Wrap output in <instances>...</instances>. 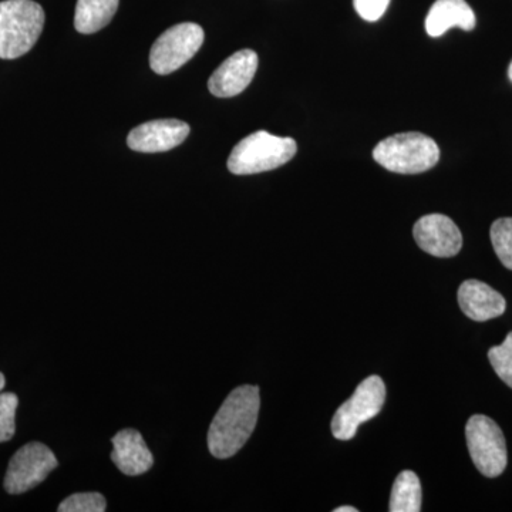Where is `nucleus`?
Segmentation results:
<instances>
[{
	"instance_id": "obj_22",
	"label": "nucleus",
	"mask_w": 512,
	"mask_h": 512,
	"mask_svg": "<svg viewBox=\"0 0 512 512\" xmlns=\"http://www.w3.org/2000/svg\"><path fill=\"white\" fill-rule=\"evenodd\" d=\"M335 512H357L355 507H349V505H345V507L336 508Z\"/></svg>"
},
{
	"instance_id": "obj_24",
	"label": "nucleus",
	"mask_w": 512,
	"mask_h": 512,
	"mask_svg": "<svg viewBox=\"0 0 512 512\" xmlns=\"http://www.w3.org/2000/svg\"><path fill=\"white\" fill-rule=\"evenodd\" d=\"M508 77H510V80L512 82V62L510 63V67H508Z\"/></svg>"
},
{
	"instance_id": "obj_14",
	"label": "nucleus",
	"mask_w": 512,
	"mask_h": 512,
	"mask_svg": "<svg viewBox=\"0 0 512 512\" xmlns=\"http://www.w3.org/2000/svg\"><path fill=\"white\" fill-rule=\"evenodd\" d=\"M476 15L466 0H436L426 18V30L431 37L443 36L451 28L473 30Z\"/></svg>"
},
{
	"instance_id": "obj_2",
	"label": "nucleus",
	"mask_w": 512,
	"mask_h": 512,
	"mask_svg": "<svg viewBox=\"0 0 512 512\" xmlns=\"http://www.w3.org/2000/svg\"><path fill=\"white\" fill-rule=\"evenodd\" d=\"M45 10L33 0L0 2V59H18L30 52L45 28Z\"/></svg>"
},
{
	"instance_id": "obj_11",
	"label": "nucleus",
	"mask_w": 512,
	"mask_h": 512,
	"mask_svg": "<svg viewBox=\"0 0 512 512\" xmlns=\"http://www.w3.org/2000/svg\"><path fill=\"white\" fill-rule=\"evenodd\" d=\"M258 69V55L254 50H239L212 73L208 89L214 96L227 99L238 96L254 80Z\"/></svg>"
},
{
	"instance_id": "obj_23",
	"label": "nucleus",
	"mask_w": 512,
	"mask_h": 512,
	"mask_svg": "<svg viewBox=\"0 0 512 512\" xmlns=\"http://www.w3.org/2000/svg\"><path fill=\"white\" fill-rule=\"evenodd\" d=\"M6 379L5 375L3 373H0V392H2L3 389H5Z\"/></svg>"
},
{
	"instance_id": "obj_17",
	"label": "nucleus",
	"mask_w": 512,
	"mask_h": 512,
	"mask_svg": "<svg viewBox=\"0 0 512 512\" xmlns=\"http://www.w3.org/2000/svg\"><path fill=\"white\" fill-rule=\"evenodd\" d=\"M495 254L505 268L512 271V218H500L490 231Z\"/></svg>"
},
{
	"instance_id": "obj_9",
	"label": "nucleus",
	"mask_w": 512,
	"mask_h": 512,
	"mask_svg": "<svg viewBox=\"0 0 512 512\" xmlns=\"http://www.w3.org/2000/svg\"><path fill=\"white\" fill-rule=\"evenodd\" d=\"M417 245L437 258L456 256L463 247V235L453 220L443 214L420 218L413 229Z\"/></svg>"
},
{
	"instance_id": "obj_20",
	"label": "nucleus",
	"mask_w": 512,
	"mask_h": 512,
	"mask_svg": "<svg viewBox=\"0 0 512 512\" xmlns=\"http://www.w3.org/2000/svg\"><path fill=\"white\" fill-rule=\"evenodd\" d=\"M59 512H104L106 500L99 493H79L70 495L69 498L57 508Z\"/></svg>"
},
{
	"instance_id": "obj_4",
	"label": "nucleus",
	"mask_w": 512,
	"mask_h": 512,
	"mask_svg": "<svg viewBox=\"0 0 512 512\" xmlns=\"http://www.w3.org/2000/svg\"><path fill=\"white\" fill-rule=\"evenodd\" d=\"M376 163L399 174H420L439 163L440 148L421 133H402L384 138L373 150Z\"/></svg>"
},
{
	"instance_id": "obj_8",
	"label": "nucleus",
	"mask_w": 512,
	"mask_h": 512,
	"mask_svg": "<svg viewBox=\"0 0 512 512\" xmlns=\"http://www.w3.org/2000/svg\"><path fill=\"white\" fill-rule=\"evenodd\" d=\"M57 467V458L42 443H29L10 458L5 477V490L9 494H23L45 481Z\"/></svg>"
},
{
	"instance_id": "obj_16",
	"label": "nucleus",
	"mask_w": 512,
	"mask_h": 512,
	"mask_svg": "<svg viewBox=\"0 0 512 512\" xmlns=\"http://www.w3.org/2000/svg\"><path fill=\"white\" fill-rule=\"evenodd\" d=\"M389 511L419 512L421 511V484L413 471H403L393 484Z\"/></svg>"
},
{
	"instance_id": "obj_7",
	"label": "nucleus",
	"mask_w": 512,
	"mask_h": 512,
	"mask_svg": "<svg viewBox=\"0 0 512 512\" xmlns=\"http://www.w3.org/2000/svg\"><path fill=\"white\" fill-rule=\"evenodd\" d=\"M204 39V29L197 23H180L165 30L151 47V69L161 76L174 73L197 55Z\"/></svg>"
},
{
	"instance_id": "obj_1",
	"label": "nucleus",
	"mask_w": 512,
	"mask_h": 512,
	"mask_svg": "<svg viewBox=\"0 0 512 512\" xmlns=\"http://www.w3.org/2000/svg\"><path fill=\"white\" fill-rule=\"evenodd\" d=\"M261 396L258 386L237 387L215 414L208 430V448L215 458L235 456L254 433Z\"/></svg>"
},
{
	"instance_id": "obj_5",
	"label": "nucleus",
	"mask_w": 512,
	"mask_h": 512,
	"mask_svg": "<svg viewBox=\"0 0 512 512\" xmlns=\"http://www.w3.org/2000/svg\"><path fill=\"white\" fill-rule=\"evenodd\" d=\"M468 451L477 470L485 477H498L507 467V444L498 424L490 417L476 414L467 421Z\"/></svg>"
},
{
	"instance_id": "obj_10",
	"label": "nucleus",
	"mask_w": 512,
	"mask_h": 512,
	"mask_svg": "<svg viewBox=\"0 0 512 512\" xmlns=\"http://www.w3.org/2000/svg\"><path fill=\"white\" fill-rule=\"evenodd\" d=\"M190 136V126L175 119L153 120L130 131L127 144L137 153H165L181 146Z\"/></svg>"
},
{
	"instance_id": "obj_21",
	"label": "nucleus",
	"mask_w": 512,
	"mask_h": 512,
	"mask_svg": "<svg viewBox=\"0 0 512 512\" xmlns=\"http://www.w3.org/2000/svg\"><path fill=\"white\" fill-rule=\"evenodd\" d=\"M389 3L390 0H353L356 12L367 22H377L382 18L384 12L389 8Z\"/></svg>"
},
{
	"instance_id": "obj_12",
	"label": "nucleus",
	"mask_w": 512,
	"mask_h": 512,
	"mask_svg": "<svg viewBox=\"0 0 512 512\" xmlns=\"http://www.w3.org/2000/svg\"><path fill=\"white\" fill-rule=\"evenodd\" d=\"M458 303L461 311L476 322L498 318L507 308V302L501 293L476 279H468L461 284L458 289Z\"/></svg>"
},
{
	"instance_id": "obj_6",
	"label": "nucleus",
	"mask_w": 512,
	"mask_h": 512,
	"mask_svg": "<svg viewBox=\"0 0 512 512\" xmlns=\"http://www.w3.org/2000/svg\"><path fill=\"white\" fill-rule=\"evenodd\" d=\"M386 386L382 377L370 376L357 386L348 402L342 404L332 420L335 439L350 440L356 436L360 424L373 419L383 409Z\"/></svg>"
},
{
	"instance_id": "obj_18",
	"label": "nucleus",
	"mask_w": 512,
	"mask_h": 512,
	"mask_svg": "<svg viewBox=\"0 0 512 512\" xmlns=\"http://www.w3.org/2000/svg\"><path fill=\"white\" fill-rule=\"evenodd\" d=\"M488 359L497 376L512 389V332L501 345L490 349Z\"/></svg>"
},
{
	"instance_id": "obj_19",
	"label": "nucleus",
	"mask_w": 512,
	"mask_h": 512,
	"mask_svg": "<svg viewBox=\"0 0 512 512\" xmlns=\"http://www.w3.org/2000/svg\"><path fill=\"white\" fill-rule=\"evenodd\" d=\"M18 406L19 397L15 393H0V443H5L15 436Z\"/></svg>"
},
{
	"instance_id": "obj_3",
	"label": "nucleus",
	"mask_w": 512,
	"mask_h": 512,
	"mask_svg": "<svg viewBox=\"0 0 512 512\" xmlns=\"http://www.w3.org/2000/svg\"><path fill=\"white\" fill-rule=\"evenodd\" d=\"M296 151L298 146L293 138L256 131L234 147L228 158V170L235 175L265 173L291 161Z\"/></svg>"
},
{
	"instance_id": "obj_15",
	"label": "nucleus",
	"mask_w": 512,
	"mask_h": 512,
	"mask_svg": "<svg viewBox=\"0 0 512 512\" xmlns=\"http://www.w3.org/2000/svg\"><path fill=\"white\" fill-rule=\"evenodd\" d=\"M120 0H77L74 28L83 35H92L106 28L119 9Z\"/></svg>"
},
{
	"instance_id": "obj_13",
	"label": "nucleus",
	"mask_w": 512,
	"mask_h": 512,
	"mask_svg": "<svg viewBox=\"0 0 512 512\" xmlns=\"http://www.w3.org/2000/svg\"><path fill=\"white\" fill-rule=\"evenodd\" d=\"M114 450L111 460L126 476H141L154 464L143 436L134 429L121 430L113 437Z\"/></svg>"
}]
</instances>
